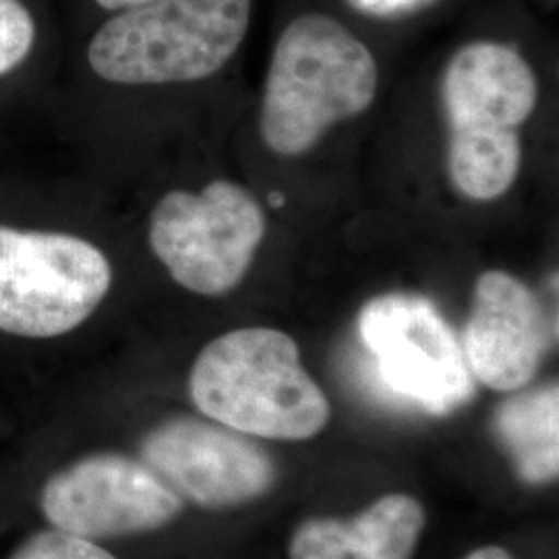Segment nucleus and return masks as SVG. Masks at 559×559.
Listing matches in <instances>:
<instances>
[{
	"instance_id": "10",
	"label": "nucleus",
	"mask_w": 559,
	"mask_h": 559,
	"mask_svg": "<svg viewBox=\"0 0 559 559\" xmlns=\"http://www.w3.org/2000/svg\"><path fill=\"white\" fill-rule=\"evenodd\" d=\"M549 325L533 290L508 272L489 270L475 284L464 330V359L487 388L516 392L535 378Z\"/></svg>"
},
{
	"instance_id": "16",
	"label": "nucleus",
	"mask_w": 559,
	"mask_h": 559,
	"mask_svg": "<svg viewBox=\"0 0 559 559\" xmlns=\"http://www.w3.org/2000/svg\"><path fill=\"white\" fill-rule=\"evenodd\" d=\"M466 559H512V556L501 547H483V549H477L475 554H471Z\"/></svg>"
},
{
	"instance_id": "13",
	"label": "nucleus",
	"mask_w": 559,
	"mask_h": 559,
	"mask_svg": "<svg viewBox=\"0 0 559 559\" xmlns=\"http://www.w3.org/2000/svg\"><path fill=\"white\" fill-rule=\"evenodd\" d=\"M36 23L21 0H0V78L29 57Z\"/></svg>"
},
{
	"instance_id": "5",
	"label": "nucleus",
	"mask_w": 559,
	"mask_h": 559,
	"mask_svg": "<svg viewBox=\"0 0 559 559\" xmlns=\"http://www.w3.org/2000/svg\"><path fill=\"white\" fill-rule=\"evenodd\" d=\"M110 261L75 235L0 226V332L57 338L73 332L106 299Z\"/></svg>"
},
{
	"instance_id": "12",
	"label": "nucleus",
	"mask_w": 559,
	"mask_h": 559,
	"mask_svg": "<svg viewBox=\"0 0 559 559\" xmlns=\"http://www.w3.org/2000/svg\"><path fill=\"white\" fill-rule=\"evenodd\" d=\"M559 392L547 385L510 399L498 411L500 438L528 483L556 479L559 468Z\"/></svg>"
},
{
	"instance_id": "3",
	"label": "nucleus",
	"mask_w": 559,
	"mask_h": 559,
	"mask_svg": "<svg viewBox=\"0 0 559 559\" xmlns=\"http://www.w3.org/2000/svg\"><path fill=\"white\" fill-rule=\"evenodd\" d=\"M537 78L510 46L475 41L448 62L441 100L450 124L448 170L462 195L501 198L519 177L520 127L537 106Z\"/></svg>"
},
{
	"instance_id": "1",
	"label": "nucleus",
	"mask_w": 559,
	"mask_h": 559,
	"mask_svg": "<svg viewBox=\"0 0 559 559\" xmlns=\"http://www.w3.org/2000/svg\"><path fill=\"white\" fill-rule=\"evenodd\" d=\"M378 62L340 21L309 13L274 48L261 106V138L278 156L307 154L328 129L365 112L378 94Z\"/></svg>"
},
{
	"instance_id": "4",
	"label": "nucleus",
	"mask_w": 559,
	"mask_h": 559,
	"mask_svg": "<svg viewBox=\"0 0 559 559\" xmlns=\"http://www.w3.org/2000/svg\"><path fill=\"white\" fill-rule=\"evenodd\" d=\"M249 21L251 0H150L106 21L87 60L120 85L205 80L235 57Z\"/></svg>"
},
{
	"instance_id": "9",
	"label": "nucleus",
	"mask_w": 559,
	"mask_h": 559,
	"mask_svg": "<svg viewBox=\"0 0 559 559\" xmlns=\"http://www.w3.org/2000/svg\"><path fill=\"white\" fill-rule=\"evenodd\" d=\"M141 452L177 496L203 508L255 500L274 483V466L261 448L203 420L164 423L143 440Z\"/></svg>"
},
{
	"instance_id": "2",
	"label": "nucleus",
	"mask_w": 559,
	"mask_h": 559,
	"mask_svg": "<svg viewBox=\"0 0 559 559\" xmlns=\"http://www.w3.org/2000/svg\"><path fill=\"white\" fill-rule=\"evenodd\" d=\"M189 392L205 417L267 440H309L332 413L300 365L297 342L270 328L212 340L193 362Z\"/></svg>"
},
{
	"instance_id": "6",
	"label": "nucleus",
	"mask_w": 559,
	"mask_h": 559,
	"mask_svg": "<svg viewBox=\"0 0 559 559\" xmlns=\"http://www.w3.org/2000/svg\"><path fill=\"white\" fill-rule=\"evenodd\" d=\"M265 212L245 187L214 180L170 191L150 216V247L182 288L221 297L237 288L265 237Z\"/></svg>"
},
{
	"instance_id": "8",
	"label": "nucleus",
	"mask_w": 559,
	"mask_h": 559,
	"mask_svg": "<svg viewBox=\"0 0 559 559\" xmlns=\"http://www.w3.org/2000/svg\"><path fill=\"white\" fill-rule=\"evenodd\" d=\"M40 508L55 528L96 540L158 531L179 516L182 500L147 464L96 454L46 480Z\"/></svg>"
},
{
	"instance_id": "11",
	"label": "nucleus",
	"mask_w": 559,
	"mask_h": 559,
	"mask_svg": "<svg viewBox=\"0 0 559 559\" xmlns=\"http://www.w3.org/2000/svg\"><path fill=\"white\" fill-rule=\"evenodd\" d=\"M425 514L408 496H388L350 522L316 519L300 524L290 559H411Z\"/></svg>"
},
{
	"instance_id": "14",
	"label": "nucleus",
	"mask_w": 559,
	"mask_h": 559,
	"mask_svg": "<svg viewBox=\"0 0 559 559\" xmlns=\"http://www.w3.org/2000/svg\"><path fill=\"white\" fill-rule=\"evenodd\" d=\"M9 559H117L94 540L75 537L59 528L29 537Z\"/></svg>"
},
{
	"instance_id": "15",
	"label": "nucleus",
	"mask_w": 559,
	"mask_h": 559,
	"mask_svg": "<svg viewBox=\"0 0 559 559\" xmlns=\"http://www.w3.org/2000/svg\"><path fill=\"white\" fill-rule=\"evenodd\" d=\"M365 17L373 20H404L433 7L440 0H344Z\"/></svg>"
},
{
	"instance_id": "17",
	"label": "nucleus",
	"mask_w": 559,
	"mask_h": 559,
	"mask_svg": "<svg viewBox=\"0 0 559 559\" xmlns=\"http://www.w3.org/2000/svg\"><path fill=\"white\" fill-rule=\"evenodd\" d=\"M100 7L104 9H108V11H117V9H131V7H140V4H145V2H150V0H96Z\"/></svg>"
},
{
	"instance_id": "7",
	"label": "nucleus",
	"mask_w": 559,
	"mask_h": 559,
	"mask_svg": "<svg viewBox=\"0 0 559 559\" xmlns=\"http://www.w3.org/2000/svg\"><path fill=\"white\" fill-rule=\"evenodd\" d=\"M359 334L394 396L431 415H448L473 399L462 346L431 300L400 293L376 297L360 311Z\"/></svg>"
}]
</instances>
